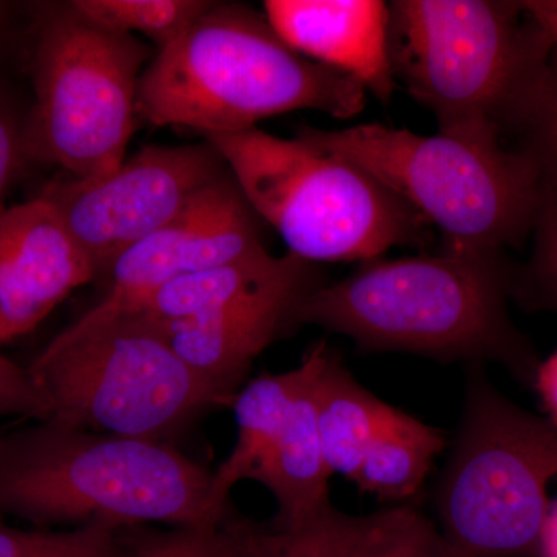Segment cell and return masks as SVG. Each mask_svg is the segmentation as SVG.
I'll use <instances>...</instances> for the list:
<instances>
[{
    "instance_id": "6da1fadb",
    "label": "cell",
    "mask_w": 557,
    "mask_h": 557,
    "mask_svg": "<svg viewBox=\"0 0 557 557\" xmlns=\"http://www.w3.org/2000/svg\"><path fill=\"white\" fill-rule=\"evenodd\" d=\"M515 274L507 252L442 248L438 255L370 260L309 293L295 325L339 333L362 351L497 362L534 388L541 359L508 311Z\"/></svg>"
},
{
    "instance_id": "7a4b0ae2",
    "label": "cell",
    "mask_w": 557,
    "mask_h": 557,
    "mask_svg": "<svg viewBox=\"0 0 557 557\" xmlns=\"http://www.w3.org/2000/svg\"><path fill=\"white\" fill-rule=\"evenodd\" d=\"M553 47L555 40L522 0L388 2L395 83L434 113L438 134L448 137L512 145Z\"/></svg>"
},
{
    "instance_id": "3957f363",
    "label": "cell",
    "mask_w": 557,
    "mask_h": 557,
    "mask_svg": "<svg viewBox=\"0 0 557 557\" xmlns=\"http://www.w3.org/2000/svg\"><path fill=\"white\" fill-rule=\"evenodd\" d=\"M366 94L357 79L293 50L265 14L212 2L177 40L156 51L139 79L137 112L152 126L208 137L252 129L295 110L354 119L366 108Z\"/></svg>"
},
{
    "instance_id": "277c9868",
    "label": "cell",
    "mask_w": 557,
    "mask_h": 557,
    "mask_svg": "<svg viewBox=\"0 0 557 557\" xmlns=\"http://www.w3.org/2000/svg\"><path fill=\"white\" fill-rule=\"evenodd\" d=\"M0 515L39 525L215 530L231 508L215 504L212 472L171 443L47 420L0 438Z\"/></svg>"
},
{
    "instance_id": "5b68a950",
    "label": "cell",
    "mask_w": 557,
    "mask_h": 557,
    "mask_svg": "<svg viewBox=\"0 0 557 557\" xmlns=\"http://www.w3.org/2000/svg\"><path fill=\"white\" fill-rule=\"evenodd\" d=\"M203 139L296 258L364 263L431 239L432 226L397 194L302 135L281 138L252 127Z\"/></svg>"
},
{
    "instance_id": "8992f818",
    "label": "cell",
    "mask_w": 557,
    "mask_h": 557,
    "mask_svg": "<svg viewBox=\"0 0 557 557\" xmlns=\"http://www.w3.org/2000/svg\"><path fill=\"white\" fill-rule=\"evenodd\" d=\"M296 134L357 164L442 234V248L507 252L530 239L541 178L518 150L380 123Z\"/></svg>"
},
{
    "instance_id": "52a82bcc",
    "label": "cell",
    "mask_w": 557,
    "mask_h": 557,
    "mask_svg": "<svg viewBox=\"0 0 557 557\" xmlns=\"http://www.w3.org/2000/svg\"><path fill=\"white\" fill-rule=\"evenodd\" d=\"M64 426L171 443L218 395L175 354L159 325L137 313L81 317L28 368Z\"/></svg>"
},
{
    "instance_id": "ba28073f",
    "label": "cell",
    "mask_w": 557,
    "mask_h": 557,
    "mask_svg": "<svg viewBox=\"0 0 557 557\" xmlns=\"http://www.w3.org/2000/svg\"><path fill=\"white\" fill-rule=\"evenodd\" d=\"M557 479V426L519 408L469 364L463 413L437 490L450 557L539 553Z\"/></svg>"
},
{
    "instance_id": "9c48e42d",
    "label": "cell",
    "mask_w": 557,
    "mask_h": 557,
    "mask_svg": "<svg viewBox=\"0 0 557 557\" xmlns=\"http://www.w3.org/2000/svg\"><path fill=\"white\" fill-rule=\"evenodd\" d=\"M152 58L137 36L95 24L72 2L51 10L33 58L35 104L22 131L25 159L76 178L119 170L135 132L139 79Z\"/></svg>"
},
{
    "instance_id": "30bf717a",
    "label": "cell",
    "mask_w": 557,
    "mask_h": 557,
    "mask_svg": "<svg viewBox=\"0 0 557 557\" xmlns=\"http://www.w3.org/2000/svg\"><path fill=\"white\" fill-rule=\"evenodd\" d=\"M230 174L208 141L145 146L119 170L100 178L54 180L40 199L49 201L72 239L104 278L113 263L166 226L197 194Z\"/></svg>"
},
{
    "instance_id": "8fae6325",
    "label": "cell",
    "mask_w": 557,
    "mask_h": 557,
    "mask_svg": "<svg viewBox=\"0 0 557 557\" xmlns=\"http://www.w3.org/2000/svg\"><path fill=\"white\" fill-rule=\"evenodd\" d=\"M260 222L230 171L166 226L124 252L102 278L108 292L83 317L126 313L175 278L265 251Z\"/></svg>"
},
{
    "instance_id": "7c38bea8",
    "label": "cell",
    "mask_w": 557,
    "mask_h": 557,
    "mask_svg": "<svg viewBox=\"0 0 557 557\" xmlns=\"http://www.w3.org/2000/svg\"><path fill=\"white\" fill-rule=\"evenodd\" d=\"M322 284L317 263L289 255L284 270L251 295L207 317L156 325L223 406H231L255 359L296 329L300 300Z\"/></svg>"
},
{
    "instance_id": "4fadbf2b",
    "label": "cell",
    "mask_w": 557,
    "mask_h": 557,
    "mask_svg": "<svg viewBox=\"0 0 557 557\" xmlns=\"http://www.w3.org/2000/svg\"><path fill=\"white\" fill-rule=\"evenodd\" d=\"M94 267L49 201L36 197L0 214V344L38 327Z\"/></svg>"
},
{
    "instance_id": "5bb4252c",
    "label": "cell",
    "mask_w": 557,
    "mask_h": 557,
    "mask_svg": "<svg viewBox=\"0 0 557 557\" xmlns=\"http://www.w3.org/2000/svg\"><path fill=\"white\" fill-rule=\"evenodd\" d=\"M263 14L293 50L357 79L383 104L394 97L388 3L383 0H267Z\"/></svg>"
},
{
    "instance_id": "9a60e30c",
    "label": "cell",
    "mask_w": 557,
    "mask_h": 557,
    "mask_svg": "<svg viewBox=\"0 0 557 557\" xmlns=\"http://www.w3.org/2000/svg\"><path fill=\"white\" fill-rule=\"evenodd\" d=\"M329 351L324 341L307 351L309 375L284 426L247 478L265 486L276 498L278 511L273 522L278 525H299L332 507L329 480L333 474L322 449L317 413L318 376Z\"/></svg>"
},
{
    "instance_id": "2e32d148",
    "label": "cell",
    "mask_w": 557,
    "mask_h": 557,
    "mask_svg": "<svg viewBox=\"0 0 557 557\" xmlns=\"http://www.w3.org/2000/svg\"><path fill=\"white\" fill-rule=\"evenodd\" d=\"M392 408L355 380L338 355L329 351L317 383L322 449L332 474L355 478Z\"/></svg>"
},
{
    "instance_id": "e0dca14e",
    "label": "cell",
    "mask_w": 557,
    "mask_h": 557,
    "mask_svg": "<svg viewBox=\"0 0 557 557\" xmlns=\"http://www.w3.org/2000/svg\"><path fill=\"white\" fill-rule=\"evenodd\" d=\"M309 359L304 357L299 368L278 375H260L234 398L231 408L239 429L237 443L218 471L212 472V496L220 508H231V490L240 480H247L259 458L276 438L300 386L309 375Z\"/></svg>"
},
{
    "instance_id": "ac0fdd59",
    "label": "cell",
    "mask_w": 557,
    "mask_h": 557,
    "mask_svg": "<svg viewBox=\"0 0 557 557\" xmlns=\"http://www.w3.org/2000/svg\"><path fill=\"white\" fill-rule=\"evenodd\" d=\"M289 255L276 258L265 249L215 269L175 278L126 313H137L159 325L207 317L263 287L284 270Z\"/></svg>"
},
{
    "instance_id": "d6986e66",
    "label": "cell",
    "mask_w": 557,
    "mask_h": 557,
    "mask_svg": "<svg viewBox=\"0 0 557 557\" xmlns=\"http://www.w3.org/2000/svg\"><path fill=\"white\" fill-rule=\"evenodd\" d=\"M445 446L440 429L394 408L351 482L384 500H405L423 486Z\"/></svg>"
},
{
    "instance_id": "ffe728a7",
    "label": "cell",
    "mask_w": 557,
    "mask_h": 557,
    "mask_svg": "<svg viewBox=\"0 0 557 557\" xmlns=\"http://www.w3.org/2000/svg\"><path fill=\"white\" fill-rule=\"evenodd\" d=\"M350 522L333 507L299 525H263L231 512L219 531L226 557H339Z\"/></svg>"
},
{
    "instance_id": "44dd1931",
    "label": "cell",
    "mask_w": 557,
    "mask_h": 557,
    "mask_svg": "<svg viewBox=\"0 0 557 557\" xmlns=\"http://www.w3.org/2000/svg\"><path fill=\"white\" fill-rule=\"evenodd\" d=\"M339 557H450L440 530L418 509L399 505L351 516Z\"/></svg>"
},
{
    "instance_id": "7402d4cb",
    "label": "cell",
    "mask_w": 557,
    "mask_h": 557,
    "mask_svg": "<svg viewBox=\"0 0 557 557\" xmlns=\"http://www.w3.org/2000/svg\"><path fill=\"white\" fill-rule=\"evenodd\" d=\"M87 20L124 35H143L160 51L212 5L209 0H73Z\"/></svg>"
},
{
    "instance_id": "603a6c76",
    "label": "cell",
    "mask_w": 557,
    "mask_h": 557,
    "mask_svg": "<svg viewBox=\"0 0 557 557\" xmlns=\"http://www.w3.org/2000/svg\"><path fill=\"white\" fill-rule=\"evenodd\" d=\"M531 255L516 267L511 299L528 311L557 313V190H544L531 231Z\"/></svg>"
},
{
    "instance_id": "cb8c5ba5",
    "label": "cell",
    "mask_w": 557,
    "mask_h": 557,
    "mask_svg": "<svg viewBox=\"0 0 557 557\" xmlns=\"http://www.w3.org/2000/svg\"><path fill=\"white\" fill-rule=\"evenodd\" d=\"M123 530L84 525L70 531L17 530L0 523V557H123Z\"/></svg>"
},
{
    "instance_id": "d4e9b609",
    "label": "cell",
    "mask_w": 557,
    "mask_h": 557,
    "mask_svg": "<svg viewBox=\"0 0 557 557\" xmlns=\"http://www.w3.org/2000/svg\"><path fill=\"white\" fill-rule=\"evenodd\" d=\"M509 149L531 160L542 189L557 190V44L525 123Z\"/></svg>"
},
{
    "instance_id": "484cf974",
    "label": "cell",
    "mask_w": 557,
    "mask_h": 557,
    "mask_svg": "<svg viewBox=\"0 0 557 557\" xmlns=\"http://www.w3.org/2000/svg\"><path fill=\"white\" fill-rule=\"evenodd\" d=\"M123 557H226L215 530L172 528V531L123 530Z\"/></svg>"
},
{
    "instance_id": "4316f807",
    "label": "cell",
    "mask_w": 557,
    "mask_h": 557,
    "mask_svg": "<svg viewBox=\"0 0 557 557\" xmlns=\"http://www.w3.org/2000/svg\"><path fill=\"white\" fill-rule=\"evenodd\" d=\"M13 416L47 421L50 418V406L32 379L28 368H21L0 354V418Z\"/></svg>"
},
{
    "instance_id": "83f0119b",
    "label": "cell",
    "mask_w": 557,
    "mask_h": 557,
    "mask_svg": "<svg viewBox=\"0 0 557 557\" xmlns=\"http://www.w3.org/2000/svg\"><path fill=\"white\" fill-rule=\"evenodd\" d=\"M24 123L17 120L9 102L0 95V214L5 211V199L11 183L16 178L24 152Z\"/></svg>"
},
{
    "instance_id": "f1b7e54d",
    "label": "cell",
    "mask_w": 557,
    "mask_h": 557,
    "mask_svg": "<svg viewBox=\"0 0 557 557\" xmlns=\"http://www.w3.org/2000/svg\"><path fill=\"white\" fill-rule=\"evenodd\" d=\"M534 388L547 409V418L557 426V351L539 364Z\"/></svg>"
},
{
    "instance_id": "f546056e",
    "label": "cell",
    "mask_w": 557,
    "mask_h": 557,
    "mask_svg": "<svg viewBox=\"0 0 557 557\" xmlns=\"http://www.w3.org/2000/svg\"><path fill=\"white\" fill-rule=\"evenodd\" d=\"M528 13L548 32L557 44V0H522Z\"/></svg>"
},
{
    "instance_id": "4dcf8cb0",
    "label": "cell",
    "mask_w": 557,
    "mask_h": 557,
    "mask_svg": "<svg viewBox=\"0 0 557 557\" xmlns=\"http://www.w3.org/2000/svg\"><path fill=\"white\" fill-rule=\"evenodd\" d=\"M539 553H542L544 557H557V502L552 504L547 520H545Z\"/></svg>"
},
{
    "instance_id": "1f68e13d",
    "label": "cell",
    "mask_w": 557,
    "mask_h": 557,
    "mask_svg": "<svg viewBox=\"0 0 557 557\" xmlns=\"http://www.w3.org/2000/svg\"><path fill=\"white\" fill-rule=\"evenodd\" d=\"M7 5L0 3V44H2L3 35H5L7 28Z\"/></svg>"
}]
</instances>
